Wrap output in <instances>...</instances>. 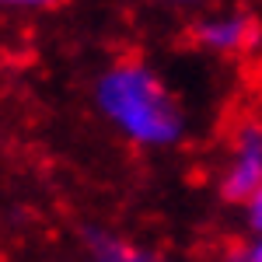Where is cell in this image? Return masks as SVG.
Masks as SVG:
<instances>
[{
    "label": "cell",
    "instance_id": "cell-1",
    "mask_svg": "<svg viewBox=\"0 0 262 262\" xmlns=\"http://www.w3.org/2000/svg\"><path fill=\"white\" fill-rule=\"evenodd\" d=\"M95 108L122 140L143 150H168L182 143L189 129L179 95L143 60H119L101 70L95 81Z\"/></svg>",
    "mask_w": 262,
    "mask_h": 262
},
{
    "label": "cell",
    "instance_id": "cell-2",
    "mask_svg": "<svg viewBox=\"0 0 262 262\" xmlns=\"http://www.w3.org/2000/svg\"><path fill=\"white\" fill-rule=\"evenodd\" d=\"M221 196L227 203H248L262 185V122H242L227 143L221 164Z\"/></svg>",
    "mask_w": 262,
    "mask_h": 262
},
{
    "label": "cell",
    "instance_id": "cell-3",
    "mask_svg": "<svg viewBox=\"0 0 262 262\" xmlns=\"http://www.w3.org/2000/svg\"><path fill=\"white\" fill-rule=\"evenodd\" d=\"M196 42L213 56H238L255 39V25L242 11H217L196 21Z\"/></svg>",
    "mask_w": 262,
    "mask_h": 262
},
{
    "label": "cell",
    "instance_id": "cell-4",
    "mask_svg": "<svg viewBox=\"0 0 262 262\" xmlns=\"http://www.w3.org/2000/svg\"><path fill=\"white\" fill-rule=\"evenodd\" d=\"M88 245H91L95 262H164L158 252H150L137 242H126L119 234H108V231H95Z\"/></svg>",
    "mask_w": 262,
    "mask_h": 262
},
{
    "label": "cell",
    "instance_id": "cell-5",
    "mask_svg": "<svg viewBox=\"0 0 262 262\" xmlns=\"http://www.w3.org/2000/svg\"><path fill=\"white\" fill-rule=\"evenodd\" d=\"M245 221L252 227V234H262V185L255 189V196L245 203Z\"/></svg>",
    "mask_w": 262,
    "mask_h": 262
},
{
    "label": "cell",
    "instance_id": "cell-6",
    "mask_svg": "<svg viewBox=\"0 0 262 262\" xmlns=\"http://www.w3.org/2000/svg\"><path fill=\"white\" fill-rule=\"evenodd\" d=\"M238 262H262V234H252V242L245 245V252L238 255Z\"/></svg>",
    "mask_w": 262,
    "mask_h": 262
},
{
    "label": "cell",
    "instance_id": "cell-7",
    "mask_svg": "<svg viewBox=\"0 0 262 262\" xmlns=\"http://www.w3.org/2000/svg\"><path fill=\"white\" fill-rule=\"evenodd\" d=\"M53 0H0V7H11V11H39V7H49Z\"/></svg>",
    "mask_w": 262,
    "mask_h": 262
},
{
    "label": "cell",
    "instance_id": "cell-8",
    "mask_svg": "<svg viewBox=\"0 0 262 262\" xmlns=\"http://www.w3.org/2000/svg\"><path fill=\"white\" fill-rule=\"evenodd\" d=\"M175 4H182V7H200L203 0H175Z\"/></svg>",
    "mask_w": 262,
    "mask_h": 262
}]
</instances>
